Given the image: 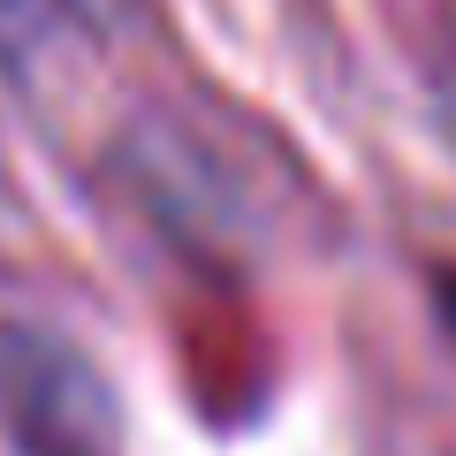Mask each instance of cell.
<instances>
[{
    "instance_id": "cell-1",
    "label": "cell",
    "mask_w": 456,
    "mask_h": 456,
    "mask_svg": "<svg viewBox=\"0 0 456 456\" xmlns=\"http://www.w3.org/2000/svg\"><path fill=\"white\" fill-rule=\"evenodd\" d=\"M0 426L23 456H122V411L99 365L23 320H0Z\"/></svg>"
},
{
    "instance_id": "cell-2",
    "label": "cell",
    "mask_w": 456,
    "mask_h": 456,
    "mask_svg": "<svg viewBox=\"0 0 456 456\" xmlns=\"http://www.w3.org/2000/svg\"><path fill=\"white\" fill-rule=\"evenodd\" d=\"M53 8H61V16L77 23L84 38H114L122 23H130V8H137V0H53Z\"/></svg>"
},
{
    "instance_id": "cell-3",
    "label": "cell",
    "mask_w": 456,
    "mask_h": 456,
    "mask_svg": "<svg viewBox=\"0 0 456 456\" xmlns=\"http://www.w3.org/2000/svg\"><path fill=\"white\" fill-rule=\"evenodd\" d=\"M434 99H441V130H449V152H456V46L434 61Z\"/></svg>"
}]
</instances>
